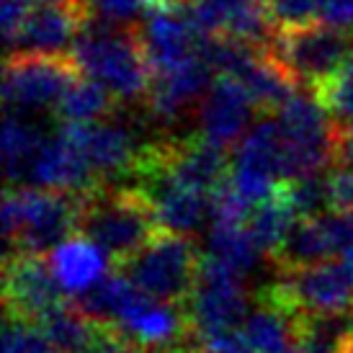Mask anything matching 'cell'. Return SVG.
Instances as JSON below:
<instances>
[{"label":"cell","mask_w":353,"mask_h":353,"mask_svg":"<svg viewBox=\"0 0 353 353\" xmlns=\"http://www.w3.org/2000/svg\"><path fill=\"white\" fill-rule=\"evenodd\" d=\"M3 353H57L52 343L44 338L39 325L6 317L3 327Z\"/></svg>","instance_id":"cell-28"},{"label":"cell","mask_w":353,"mask_h":353,"mask_svg":"<svg viewBox=\"0 0 353 353\" xmlns=\"http://www.w3.org/2000/svg\"><path fill=\"white\" fill-rule=\"evenodd\" d=\"M127 353H170V351H150V348H139V345H129Z\"/></svg>","instance_id":"cell-36"},{"label":"cell","mask_w":353,"mask_h":353,"mask_svg":"<svg viewBox=\"0 0 353 353\" xmlns=\"http://www.w3.org/2000/svg\"><path fill=\"white\" fill-rule=\"evenodd\" d=\"M34 10V0H3V10H0V23H3V39L6 47H10V41L16 39V34L21 26L26 23V19Z\"/></svg>","instance_id":"cell-31"},{"label":"cell","mask_w":353,"mask_h":353,"mask_svg":"<svg viewBox=\"0 0 353 353\" xmlns=\"http://www.w3.org/2000/svg\"><path fill=\"white\" fill-rule=\"evenodd\" d=\"M26 183L34 188H52V191H70V194H90L103 186L88 160L70 145L62 134H54L41 145L39 155L29 168Z\"/></svg>","instance_id":"cell-16"},{"label":"cell","mask_w":353,"mask_h":353,"mask_svg":"<svg viewBox=\"0 0 353 353\" xmlns=\"http://www.w3.org/2000/svg\"><path fill=\"white\" fill-rule=\"evenodd\" d=\"M286 186H289V199H292L299 219H312V216L333 212L330 176H325V173L302 176L294 178V181H286Z\"/></svg>","instance_id":"cell-25"},{"label":"cell","mask_w":353,"mask_h":353,"mask_svg":"<svg viewBox=\"0 0 353 353\" xmlns=\"http://www.w3.org/2000/svg\"><path fill=\"white\" fill-rule=\"evenodd\" d=\"M333 186V209L353 212V168H341L330 178Z\"/></svg>","instance_id":"cell-33"},{"label":"cell","mask_w":353,"mask_h":353,"mask_svg":"<svg viewBox=\"0 0 353 353\" xmlns=\"http://www.w3.org/2000/svg\"><path fill=\"white\" fill-rule=\"evenodd\" d=\"M90 19L85 0H70L59 6H39L31 10L16 39L10 41V54H47L62 57V52L75 47L80 31Z\"/></svg>","instance_id":"cell-11"},{"label":"cell","mask_w":353,"mask_h":353,"mask_svg":"<svg viewBox=\"0 0 353 353\" xmlns=\"http://www.w3.org/2000/svg\"><path fill=\"white\" fill-rule=\"evenodd\" d=\"M47 139L41 129L29 119V114H6L3 121V163H6V178L8 183H26L29 168L34 157L39 155L41 145Z\"/></svg>","instance_id":"cell-20"},{"label":"cell","mask_w":353,"mask_h":353,"mask_svg":"<svg viewBox=\"0 0 353 353\" xmlns=\"http://www.w3.org/2000/svg\"><path fill=\"white\" fill-rule=\"evenodd\" d=\"M296 216L299 214L289 199V186L284 181V183H279V188L271 196L253 206V214L248 219V232L253 235L255 245L263 253L274 255L286 240V235L294 230Z\"/></svg>","instance_id":"cell-19"},{"label":"cell","mask_w":353,"mask_h":353,"mask_svg":"<svg viewBox=\"0 0 353 353\" xmlns=\"http://www.w3.org/2000/svg\"><path fill=\"white\" fill-rule=\"evenodd\" d=\"M139 37L152 68V78L196 57L204 41L183 8H163L148 13V21L139 26Z\"/></svg>","instance_id":"cell-13"},{"label":"cell","mask_w":353,"mask_h":353,"mask_svg":"<svg viewBox=\"0 0 353 353\" xmlns=\"http://www.w3.org/2000/svg\"><path fill=\"white\" fill-rule=\"evenodd\" d=\"M276 29H296L320 21V0H268Z\"/></svg>","instance_id":"cell-29"},{"label":"cell","mask_w":353,"mask_h":353,"mask_svg":"<svg viewBox=\"0 0 353 353\" xmlns=\"http://www.w3.org/2000/svg\"><path fill=\"white\" fill-rule=\"evenodd\" d=\"M114 108V93L96 80L80 75L57 101V117L65 124H88Z\"/></svg>","instance_id":"cell-23"},{"label":"cell","mask_w":353,"mask_h":353,"mask_svg":"<svg viewBox=\"0 0 353 353\" xmlns=\"http://www.w3.org/2000/svg\"><path fill=\"white\" fill-rule=\"evenodd\" d=\"M274 54L292 78L323 96L345 72L353 59V37L348 29L314 21L296 29H281L271 44Z\"/></svg>","instance_id":"cell-4"},{"label":"cell","mask_w":353,"mask_h":353,"mask_svg":"<svg viewBox=\"0 0 353 353\" xmlns=\"http://www.w3.org/2000/svg\"><path fill=\"white\" fill-rule=\"evenodd\" d=\"M70 57L78 65L80 75L101 83L119 101L148 99L152 68L142 47L139 26L127 29L90 13Z\"/></svg>","instance_id":"cell-1"},{"label":"cell","mask_w":353,"mask_h":353,"mask_svg":"<svg viewBox=\"0 0 353 353\" xmlns=\"http://www.w3.org/2000/svg\"><path fill=\"white\" fill-rule=\"evenodd\" d=\"M59 134L68 139L80 155L88 160L93 173L103 178H132V170L137 165L142 148L137 145L134 134L127 127L114 124H62Z\"/></svg>","instance_id":"cell-12"},{"label":"cell","mask_w":353,"mask_h":353,"mask_svg":"<svg viewBox=\"0 0 353 353\" xmlns=\"http://www.w3.org/2000/svg\"><path fill=\"white\" fill-rule=\"evenodd\" d=\"M261 296L296 317L353 312V276L343 263L323 261L299 271H281L274 284L261 289Z\"/></svg>","instance_id":"cell-7"},{"label":"cell","mask_w":353,"mask_h":353,"mask_svg":"<svg viewBox=\"0 0 353 353\" xmlns=\"http://www.w3.org/2000/svg\"><path fill=\"white\" fill-rule=\"evenodd\" d=\"M243 0H188L186 13L201 37H222Z\"/></svg>","instance_id":"cell-27"},{"label":"cell","mask_w":353,"mask_h":353,"mask_svg":"<svg viewBox=\"0 0 353 353\" xmlns=\"http://www.w3.org/2000/svg\"><path fill=\"white\" fill-rule=\"evenodd\" d=\"M37 325L57 353H83L96 333V320L85 317L75 304H59Z\"/></svg>","instance_id":"cell-22"},{"label":"cell","mask_w":353,"mask_h":353,"mask_svg":"<svg viewBox=\"0 0 353 353\" xmlns=\"http://www.w3.org/2000/svg\"><path fill=\"white\" fill-rule=\"evenodd\" d=\"M335 235H338L341 263L353 276V212H338L335 209Z\"/></svg>","instance_id":"cell-32"},{"label":"cell","mask_w":353,"mask_h":353,"mask_svg":"<svg viewBox=\"0 0 353 353\" xmlns=\"http://www.w3.org/2000/svg\"><path fill=\"white\" fill-rule=\"evenodd\" d=\"M279 127L289 150L292 181L325 173L338 163L341 121L310 88L299 85L294 96L279 108Z\"/></svg>","instance_id":"cell-5"},{"label":"cell","mask_w":353,"mask_h":353,"mask_svg":"<svg viewBox=\"0 0 353 353\" xmlns=\"http://www.w3.org/2000/svg\"><path fill=\"white\" fill-rule=\"evenodd\" d=\"M353 341V312L304 314L299 323L302 353H348Z\"/></svg>","instance_id":"cell-21"},{"label":"cell","mask_w":353,"mask_h":353,"mask_svg":"<svg viewBox=\"0 0 353 353\" xmlns=\"http://www.w3.org/2000/svg\"><path fill=\"white\" fill-rule=\"evenodd\" d=\"M160 232L150 199L134 186H99L83 196L80 235L93 240L117 268Z\"/></svg>","instance_id":"cell-3"},{"label":"cell","mask_w":353,"mask_h":353,"mask_svg":"<svg viewBox=\"0 0 353 353\" xmlns=\"http://www.w3.org/2000/svg\"><path fill=\"white\" fill-rule=\"evenodd\" d=\"M320 21L341 29L353 26V0H320Z\"/></svg>","instance_id":"cell-34"},{"label":"cell","mask_w":353,"mask_h":353,"mask_svg":"<svg viewBox=\"0 0 353 353\" xmlns=\"http://www.w3.org/2000/svg\"><path fill=\"white\" fill-rule=\"evenodd\" d=\"M212 75H214V70L209 68V62L201 54L168 70V72L155 75L148 93V111L152 121L163 124V127L178 121L181 114L191 106V101L209 93Z\"/></svg>","instance_id":"cell-15"},{"label":"cell","mask_w":353,"mask_h":353,"mask_svg":"<svg viewBox=\"0 0 353 353\" xmlns=\"http://www.w3.org/2000/svg\"><path fill=\"white\" fill-rule=\"evenodd\" d=\"M253 111L255 103L240 80L230 75H216L199 108L201 134L222 148H230L243 137V132L253 119Z\"/></svg>","instance_id":"cell-14"},{"label":"cell","mask_w":353,"mask_h":353,"mask_svg":"<svg viewBox=\"0 0 353 353\" xmlns=\"http://www.w3.org/2000/svg\"><path fill=\"white\" fill-rule=\"evenodd\" d=\"M325 106L335 114L338 121H353V59L351 65L345 68V72L335 80L330 88L325 90L323 96H317Z\"/></svg>","instance_id":"cell-30"},{"label":"cell","mask_w":353,"mask_h":353,"mask_svg":"<svg viewBox=\"0 0 353 353\" xmlns=\"http://www.w3.org/2000/svg\"><path fill=\"white\" fill-rule=\"evenodd\" d=\"M261 253L263 250L255 245L248 227H212L209 232V255L232 265L237 274L245 276L248 271H253Z\"/></svg>","instance_id":"cell-24"},{"label":"cell","mask_w":353,"mask_h":353,"mask_svg":"<svg viewBox=\"0 0 353 353\" xmlns=\"http://www.w3.org/2000/svg\"><path fill=\"white\" fill-rule=\"evenodd\" d=\"M80 78L72 57L47 54H10L3 72V101L6 111L31 114L57 103L62 93Z\"/></svg>","instance_id":"cell-9"},{"label":"cell","mask_w":353,"mask_h":353,"mask_svg":"<svg viewBox=\"0 0 353 353\" xmlns=\"http://www.w3.org/2000/svg\"><path fill=\"white\" fill-rule=\"evenodd\" d=\"M83 196L52 188L10 186L3 199V235L8 253L41 255L80 232Z\"/></svg>","instance_id":"cell-2"},{"label":"cell","mask_w":353,"mask_h":353,"mask_svg":"<svg viewBox=\"0 0 353 353\" xmlns=\"http://www.w3.org/2000/svg\"><path fill=\"white\" fill-rule=\"evenodd\" d=\"M253 214V204L248 201L235 186L230 176L212 191L209 196V216L212 227H243Z\"/></svg>","instance_id":"cell-26"},{"label":"cell","mask_w":353,"mask_h":353,"mask_svg":"<svg viewBox=\"0 0 353 353\" xmlns=\"http://www.w3.org/2000/svg\"><path fill=\"white\" fill-rule=\"evenodd\" d=\"M201 255L191 240L160 230L121 271L160 302L188 307L199 279Z\"/></svg>","instance_id":"cell-6"},{"label":"cell","mask_w":353,"mask_h":353,"mask_svg":"<svg viewBox=\"0 0 353 353\" xmlns=\"http://www.w3.org/2000/svg\"><path fill=\"white\" fill-rule=\"evenodd\" d=\"M199 345H201V353H255L253 348L248 345L245 338H243V333L214 335V338L199 341Z\"/></svg>","instance_id":"cell-35"},{"label":"cell","mask_w":353,"mask_h":353,"mask_svg":"<svg viewBox=\"0 0 353 353\" xmlns=\"http://www.w3.org/2000/svg\"><path fill=\"white\" fill-rule=\"evenodd\" d=\"M52 274L65 294L78 296L106 279V253L85 235H75L50 255Z\"/></svg>","instance_id":"cell-18"},{"label":"cell","mask_w":353,"mask_h":353,"mask_svg":"<svg viewBox=\"0 0 353 353\" xmlns=\"http://www.w3.org/2000/svg\"><path fill=\"white\" fill-rule=\"evenodd\" d=\"M338 253V235H335V209L327 214L299 219L294 230L286 235L271 261L279 271H299L307 265L323 263L327 255Z\"/></svg>","instance_id":"cell-17"},{"label":"cell","mask_w":353,"mask_h":353,"mask_svg":"<svg viewBox=\"0 0 353 353\" xmlns=\"http://www.w3.org/2000/svg\"><path fill=\"white\" fill-rule=\"evenodd\" d=\"M188 314L199 341L214 335L235 333L248 317V296L243 289V274L222 263L214 255L201 258L199 279L188 302Z\"/></svg>","instance_id":"cell-8"},{"label":"cell","mask_w":353,"mask_h":353,"mask_svg":"<svg viewBox=\"0 0 353 353\" xmlns=\"http://www.w3.org/2000/svg\"><path fill=\"white\" fill-rule=\"evenodd\" d=\"M62 286L52 274V265L41 255L6 253L3 263V304L6 317L39 323L44 314L62 302Z\"/></svg>","instance_id":"cell-10"}]
</instances>
